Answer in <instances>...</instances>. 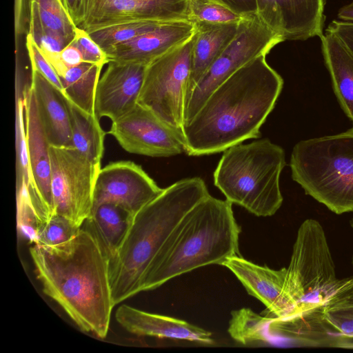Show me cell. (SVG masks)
Wrapping results in <instances>:
<instances>
[{"instance_id": "38", "label": "cell", "mask_w": 353, "mask_h": 353, "mask_svg": "<svg viewBox=\"0 0 353 353\" xmlns=\"http://www.w3.org/2000/svg\"><path fill=\"white\" fill-rule=\"evenodd\" d=\"M32 0H14V28L17 39L27 35L29 32L30 7Z\"/></svg>"}, {"instance_id": "17", "label": "cell", "mask_w": 353, "mask_h": 353, "mask_svg": "<svg viewBox=\"0 0 353 353\" xmlns=\"http://www.w3.org/2000/svg\"><path fill=\"white\" fill-rule=\"evenodd\" d=\"M322 306L282 318L272 316L270 331L274 344L285 341L301 346L353 348V339L343 336L327 323Z\"/></svg>"}, {"instance_id": "5", "label": "cell", "mask_w": 353, "mask_h": 353, "mask_svg": "<svg viewBox=\"0 0 353 353\" xmlns=\"http://www.w3.org/2000/svg\"><path fill=\"white\" fill-rule=\"evenodd\" d=\"M285 165L284 150L268 139L239 143L223 151L214 183L231 203L270 216L283 201L279 181Z\"/></svg>"}, {"instance_id": "3", "label": "cell", "mask_w": 353, "mask_h": 353, "mask_svg": "<svg viewBox=\"0 0 353 353\" xmlns=\"http://www.w3.org/2000/svg\"><path fill=\"white\" fill-rule=\"evenodd\" d=\"M209 194L201 177L183 179L163 188L134 215L123 241L110 257V279L114 305L141 292L148 269L173 230Z\"/></svg>"}, {"instance_id": "28", "label": "cell", "mask_w": 353, "mask_h": 353, "mask_svg": "<svg viewBox=\"0 0 353 353\" xmlns=\"http://www.w3.org/2000/svg\"><path fill=\"white\" fill-rule=\"evenodd\" d=\"M15 83V143H16V185L21 183L23 179L27 185L30 181L28 142L25 118L24 88L21 80L17 79Z\"/></svg>"}, {"instance_id": "11", "label": "cell", "mask_w": 353, "mask_h": 353, "mask_svg": "<svg viewBox=\"0 0 353 353\" xmlns=\"http://www.w3.org/2000/svg\"><path fill=\"white\" fill-rule=\"evenodd\" d=\"M125 151L151 157H170L185 152L183 134L147 108L137 103L108 132Z\"/></svg>"}, {"instance_id": "1", "label": "cell", "mask_w": 353, "mask_h": 353, "mask_svg": "<svg viewBox=\"0 0 353 353\" xmlns=\"http://www.w3.org/2000/svg\"><path fill=\"white\" fill-rule=\"evenodd\" d=\"M68 242L34 244L30 249L43 292L84 332L103 339L115 306L110 279V256L84 223Z\"/></svg>"}, {"instance_id": "6", "label": "cell", "mask_w": 353, "mask_h": 353, "mask_svg": "<svg viewBox=\"0 0 353 353\" xmlns=\"http://www.w3.org/2000/svg\"><path fill=\"white\" fill-rule=\"evenodd\" d=\"M290 166L306 194L335 214L353 212V128L298 142Z\"/></svg>"}, {"instance_id": "21", "label": "cell", "mask_w": 353, "mask_h": 353, "mask_svg": "<svg viewBox=\"0 0 353 353\" xmlns=\"http://www.w3.org/2000/svg\"><path fill=\"white\" fill-rule=\"evenodd\" d=\"M30 86L39 120L50 145L72 147L70 117L63 94L33 68Z\"/></svg>"}, {"instance_id": "40", "label": "cell", "mask_w": 353, "mask_h": 353, "mask_svg": "<svg viewBox=\"0 0 353 353\" xmlns=\"http://www.w3.org/2000/svg\"><path fill=\"white\" fill-rule=\"evenodd\" d=\"M222 5L245 17L256 14V0H208Z\"/></svg>"}, {"instance_id": "22", "label": "cell", "mask_w": 353, "mask_h": 353, "mask_svg": "<svg viewBox=\"0 0 353 353\" xmlns=\"http://www.w3.org/2000/svg\"><path fill=\"white\" fill-rule=\"evenodd\" d=\"M239 23H194L195 40L191 54L186 104L201 78L236 37Z\"/></svg>"}, {"instance_id": "8", "label": "cell", "mask_w": 353, "mask_h": 353, "mask_svg": "<svg viewBox=\"0 0 353 353\" xmlns=\"http://www.w3.org/2000/svg\"><path fill=\"white\" fill-rule=\"evenodd\" d=\"M195 32L187 41L147 65L138 101L182 134Z\"/></svg>"}, {"instance_id": "12", "label": "cell", "mask_w": 353, "mask_h": 353, "mask_svg": "<svg viewBox=\"0 0 353 353\" xmlns=\"http://www.w3.org/2000/svg\"><path fill=\"white\" fill-rule=\"evenodd\" d=\"M190 0H83L79 28L88 33L122 23L189 20Z\"/></svg>"}, {"instance_id": "43", "label": "cell", "mask_w": 353, "mask_h": 353, "mask_svg": "<svg viewBox=\"0 0 353 353\" xmlns=\"http://www.w3.org/2000/svg\"><path fill=\"white\" fill-rule=\"evenodd\" d=\"M341 21L353 22V2L342 7L338 13Z\"/></svg>"}, {"instance_id": "13", "label": "cell", "mask_w": 353, "mask_h": 353, "mask_svg": "<svg viewBox=\"0 0 353 353\" xmlns=\"http://www.w3.org/2000/svg\"><path fill=\"white\" fill-rule=\"evenodd\" d=\"M163 190L141 165L131 161L112 162L101 168L97 177L93 208L112 203L134 215Z\"/></svg>"}, {"instance_id": "27", "label": "cell", "mask_w": 353, "mask_h": 353, "mask_svg": "<svg viewBox=\"0 0 353 353\" xmlns=\"http://www.w3.org/2000/svg\"><path fill=\"white\" fill-rule=\"evenodd\" d=\"M272 316H263L250 308H241L231 312L228 333L235 341L243 344H274L270 325Z\"/></svg>"}, {"instance_id": "19", "label": "cell", "mask_w": 353, "mask_h": 353, "mask_svg": "<svg viewBox=\"0 0 353 353\" xmlns=\"http://www.w3.org/2000/svg\"><path fill=\"white\" fill-rule=\"evenodd\" d=\"M223 266L234 274L249 294L265 305L273 317L282 318L294 313V305L284 292L287 268L271 269L240 255L230 258Z\"/></svg>"}, {"instance_id": "41", "label": "cell", "mask_w": 353, "mask_h": 353, "mask_svg": "<svg viewBox=\"0 0 353 353\" xmlns=\"http://www.w3.org/2000/svg\"><path fill=\"white\" fill-rule=\"evenodd\" d=\"M59 57L61 63L67 69L79 65L83 62L80 52L72 43L67 46L59 53Z\"/></svg>"}, {"instance_id": "42", "label": "cell", "mask_w": 353, "mask_h": 353, "mask_svg": "<svg viewBox=\"0 0 353 353\" xmlns=\"http://www.w3.org/2000/svg\"><path fill=\"white\" fill-rule=\"evenodd\" d=\"M72 20L79 27L83 20V0H62Z\"/></svg>"}, {"instance_id": "30", "label": "cell", "mask_w": 353, "mask_h": 353, "mask_svg": "<svg viewBox=\"0 0 353 353\" xmlns=\"http://www.w3.org/2000/svg\"><path fill=\"white\" fill-rule=\"evenodd\" d=\"M161 23L163 22L136 21L122 23L95 30L89 32V34L106 53L113 46L152 30Z\"/></svg>"}, {"instance_id": "37", "label": "cell", "mask_w": 353, "mask_h": 353, "mask_svg": "<svg viewBox=\"0 0 353 353\" xmlns=\"http://www.w3.org/2000/svg\"><path fill=\"white\" fill-rule=\"evenodd\" d=\"M71 43L80 52L83 62L104 65L109 63L107 54L92 39L89 33L77 27Z\"/></svg>"}, {"instance_id": "32", "label": "cell", "mask_w": 353, "mask_h": 353, "mask_svg": "<svg viewBox=\"0 0 353 353\" xmlns=\"http://www.w3.org/2000/svg\"><path fill=\"white\" fill-rule=\"evenodd\" d=\"M28 34L31 36L52 66L59 63V53L72 42L60 34L48 30L42 26L33 3H31Z\"/></svg>"}, {"instance_id": "34", "label": "cell", "mask_w": 353, "mask_h": 353, "mask_svg": "<svg viewBox=\"0 0 353 353\" xmlns=\"http://www.w3.org/2000/svg\"><path fill=\"white\" fill-rule=\"evenodd\" d=\"M80 228L65 216L54 214L39 225L35 244L57 246L65 243L78 233Z\"/></svg>"}, {"instance_id": "4", "label": "cell", "mask_w": 353, "mask_h": 353, "mask_svg": "<svg viewBox=\"0 0 353 353\" xmlns=\"http://www.w3.org/2000/svg\"><path fill=\"white\" fill-rule=\"evenodd\" d=\"M228 201L210 194L195 205L173 230L148 269L140 291L209 265H223L239 255L241 229Z\"/></svg>"}, {"instance_id": "14", "label": "cell", "mask_w": 353, "mask_h": 353, "mask_svg": "<svg viewBox=\"0 0 353 353\" xmlns=\"http://www.w3.org/2000/svg\"><path fill=\"white\" fill-rule=\"evenodd\" d=\"M25 118L30 181L29 196L40 223L54 214L51 191L50 145L43 130L30 84L24 88Z\"/></svg>"}, {"instance_id": "16", "label": "cell", "mask_w": 353, "mask_h": 353, "mask_svg": "<svg viewBox=\"0 0 353 353\" xmlns=\"http://www.w3.org/2000/svg\"><path fill=\"white\" fill-rule=\"evenodd\" d=\"M147 65L110 61L100 77L96 90L97 117L112 122L122 117L138 103Z\"/></svg>"}, {"instance_id": "36", "label": "cell", "mask_w": 353, "mask_h": 353, "mask_svg": "<svg viewBox=\"0 0 353 353\" xmlns=\"http://www.w3.org/2000/svg\"><path fill=\"white\" fill-rule=\"evenodd\" d=\"M26 46L31 68L38 71L63 94V86L59 76L29 34L26 37Z\"/></svg>"}, {"instance_id": "2", "label": "cell", "mask_w": 353, "mask_h": 353, "mask_svg": "<svg viewBox=\"0 0 353 353\" xmlns=\"http://www.w3.org/2000/svg\"><path fill=\"white\" fill-rule=\"evenodd\" d=\"M265 54L251 60L216 87L183 129L185 152L201 156L223 152L260 137L283 86Z\"/></svg>"}, {"instance_id": "31", "label": "cell", "mask_w": 353, "mask_h": 353, "mask_svg": "<svg viewBox=\"0 0 353 353\" xmlns=\"http://www.w3.org/2000/svg\"><path fill=\"white\" fill-rule=\"evenodd\" d=\"M322 311L336 332L353 339V288L332 297L322 306Z\"/></svg>"}, {"instance_id": "33", "label": "cell", "mask_w": 353, "mask_h": 353, "mask_svg": "<svg viewBox=\"0 0 353 353\" xmlns=\"http://www.w3.org/2000/svg\"><path fill=\"white\" fill-rule=\"evenodd\" d=\"M16 196L18 232L30 243L35 244L41 223L31 203L25 179L21 183L16 185Z\"/></svg>"}, {"instance_id": "15", "label": "cell", "mask_w": 353, "mask_h": 353, "mask_svg": "<svg viewBox=\"0 0 353 353\" xmlns=\"http://www.w3.org/2000/svg\"><path fill=\"white\" fill-rule=\"evenodd\" d=\"M256 15L285 40L323 34L325 0H256Z\"/></svg>"}, {"instance_id": "9", "label": "cell", "mask_w": 353, "mask_h": 353, "mask_svg": "<svg viewBox=\"0 0 353 353\" xmlns=\"http://www.w3.org/2000/svg\"><path fill=\"white\" fill-rule=\"evenodd\" d=\"M282 41L283 39L256 14L243 17L239 23L234 39L208 69L191 93L185 106L184 126L222 82L251 60L266 55Z\"/></svg>"}, {"instance_id": "23", "label": "cell", "mask_w": 353, "mask_h": 353, "mask_svg": "<svg viewBox=\"0 0 353 353\" xmlns=\"http://www.w3.org/2000/svg\"><path fill=\"white\" fill-rule=\"evenodd\" d=\"M320 37L334 93L345 113L353 122V54L333 33L326 31Z\"/></svg>"}, {"instance_id": "35", "label": "cell", "mask_w": 353, "mask_h": 353, "mask_svg": "<svg viewBox=\"0 0 353 353\" xmlns=\"http://www.w3.org/2000/svg\"><path fill=\"white\" fill-rule=\"evenodd\" d=\"M243 17L208 0H190L189 21L194 23H239Z\"/></svg>"}, {"instance_id": "7", "label": "cell", "mask_w": 353, "mask_h": 353, "mask_svg": "<svg viewBox=\"0 0 353 353\" xmlns=\"http://www.w3.org/2000/svg\"><path fill=\"white\" fill-rule=\"evenodd\" d=\"M352 288L353 277H336L321 224L313 219L305 220L297 231L284 283L285 294L294 307L293 314L322 306Z\"/></svg>"}, {"instance_id": "20", "label": "cell", "mask_w": 353, "mask_h": 353, "mask_svg": "<svg viewBox=\"0 0 353 353\" xmlns=\"http://www.w3.org/2000/svg\"><path fill=\"white\" fill-rule=\"evenodd\" d=\"M117 321L128 332L139 335L193 341L205 345L214 343L212 334L188 322L141 310L123 304L115 313Z\"/></svg>"}, {"instance_id": "18", "label": "cell", "mask_w": 353, "mask_h": 353, "mask_svg": "<svg viewBox=\"0 0 353 353\" xmlns=\"http://www.w3.org/2000/svg\"><path fill=\"white\" fill-rule=\"evenodd\" d=\"M195 31L194 23L189 20L163 22L152 30L113 46L106 54L109 62L148 65L187 41Z\"/></svg>"}, {"instance_id": "29", "label": "cell", "mask_w": 353, "mask_h": 353, "mask_svg": "<svg viewBox=\"0 0 353 353\" xmlns=\"http://www.w3.org/2000/svg\"><path fill=\"white\" fill-rule=\"evenodd\" d=\"M42 26L72 41L77 26L62 0H32Z\"/></svg>"}, {"instance_id": "39", "label": "cell", "mask_w": 353, "mask_h": 353, "mask_svg": "<svg viewBox=\"0 0 353 353\" xmlns=\"http://www.w3.org/2000/svg\"><path fill=\"white\" fill-rule=\"evenodd\" d=\"M326 31L338 37L353 54V22L334 20Z\"/></svg>"}, {"instance_id": "25", "label": "cell", "mask_w": 353, "mask_h": 353, "mask_svg": "<svg viewBox=\"0 0 353 353\" xmlns=\"http://www.w3.org/2000/svg\"><path fill=\"white\" fill-rule=\"evenodd\" d=\"M133 216L119 205L104 203L93 208L84 223L95 233L111 257L123 241Z\"/></svg>"}, {"instance_id": "10", "label": "cell", "mask_w": 353, "mask_h": 353, "mask_svg": "<svg viewBox=\"0 0 353 353\" xmlns=\"http://www.w3.org/2000/svg\"><path fill=\"white\" fill-rule=\"evenodd\" d=\"M51 191L54 214L81 228L89 218L101 169L72 147L50 146Z\"/></svg>"}, {"instance_id": "26", "label": "cell", "mask_w": 353, "mask_h": 353, "mask_svg": "<svg viewBox=\"0 0 353 353\" xmlns=\"http://www.w3.org/2000/svg\"><path fill=\"white\" fill-rule=\"evenodd\" d=\"M103 65L83 62L68 68L60 77L63 94L81 110L95 114L97 87Z\"/></svg>"}, {"instance_id": "44", "label": "cell", "mask_w": 353, "mask_h": 353, "mask_svg": "<svg viewBox=\"0 0 353 353\" xmlns=\"http://www.w3.org/2000/svg\"><path fill=\"white\" fill-rule=\"evenodd\" d=\"M351 227L353 230V219L351 220ZM352 267H353V256H352Z\"/></svg>"}, {"instance_id": "24", "label": "cell", "mask_w": 353, "mask_h": 353, "mask_svg": "<svg viewBox=\"0 0 353 353\" xmlns=\"http://www.w3.org/2000/svg\"><path fill=\"white\" fill-rule=\"evenodd\" d=\"M65 98L70 117L72 148L101 169L105 132L100 125L99 119L96 114L81 110Z\"/></svg>"}]
</instances>
